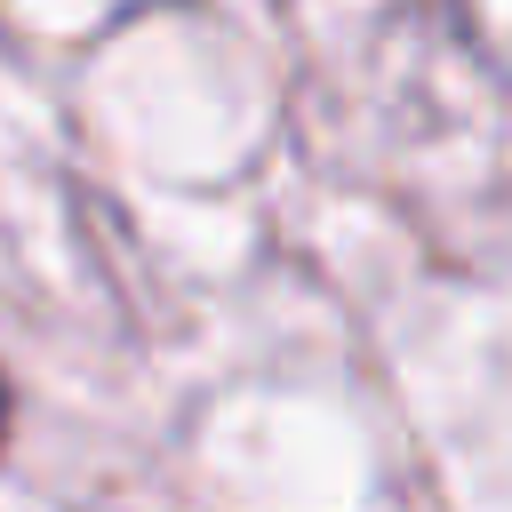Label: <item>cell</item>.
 <instances>
[{"mask_svg":"<svg viewBox=\"0 0 512 512\" xmlns=\"http://www.w3.org/2000/svg\"><path fill=\"white\" fill-rule=\"evenodd\" d=\"M0 432H8V384H0Z\"/></svg>","mask_w":512,"mask_h":512,"instance_id":"1","label":"cell"}]
</instances>
